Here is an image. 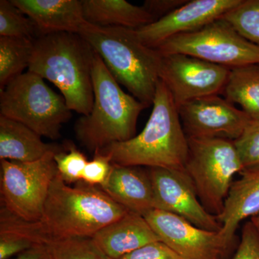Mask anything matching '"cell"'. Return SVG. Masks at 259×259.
<instances>
[{
  "instance_id": "cell-1",
  "label": "cell",
  "mask_w": 259,
  "mask_h": 259,
  "mask_svg": "<svg viewBox=\"0 0 259 259\" xmlns=\"http://www.w3.org/2000/svg\"><path fill=\"white\" fill-rule=\"evenodd\" d=\"M129 212L100 187L82 181L71 187L57 174L51 184L41 218L34 222L44 244L71 238H93Z\"/></svg>"
},
{
  "instance_id": "cell-2",
  "label": "cell",
  "mask_w": 259,
  "mask_h": 259,
  "mask_svg": "<svg viewBox=\"0 0 259 259\" xmlns=\"http://www.w3.org/2000/svg\"><path fill=\"white\" fill-rule=\"evenodd\" d=\"M153 110L144 130L124 142L97 151L114 164L185 170L188 154L179 109L165 83L158 81ZM96 153V152H95Z\"/></svg>"
},
{
  "instance_id": "cell-3",
  "label": "cell",
  "mask_w": 259,
  "mask_h": 259,
  "mask_svg": "<svg viewBox=\"0 0 259 259\" xmlns=\"http://www.w3.org/2000/svg\"><path fill=\"white\" fill-rule=\"evenodd\" d=\"M95 50L79 34L59 32L35 38L28 71L60 90L71 111L88 115L93 109Z\"/></svg>"
},
{
  "instance_id": "cell-4",
  "label": "cell",
  "mask_w": 259,
  "mask_h": 259,
  "mask_svg": "<svg viewBox=\"0 0 259 259\" xmlns=\"http://www.w3.org/2000/svg\"><path fill=\"white\" fill-rule=\"evenodd\" d=\"M79 35L91 45L117 82L148 107L160 81L162 55L145 45L136 30L89 24Z\"/></svg>"
},
{
  "instance_id": "cell-5",
  "label": "cell",
  "mask_w": 259,
  "mask_h": 259,
  "mask_svg": "<svg viewBox=\"0 0 259 259\" xmlns=\"http://www.w3.org/2000/svg\"><path fill=\"white\" fill-rule=\"evenodd\" d=\"M93 83V109L89 115H82L76 121L75 133L79 142L95 153L136 136L138 119L147 107L124 93L97 53Z\"/></svg>"
},
{
  "instance_id": "cell-6",
  "label": "cell",
  "mask_w": 259,
  "mask_h": 259,
  "mask_svg": "<svg viewBox=\"0 0 259 259\" xmlns=\"http://www.w3.org/2000/svg\"><path fill=\"white\" fill-rule=\"evenodd\" d=\"M71 112L64 97L31 71L12 80L0 91V115L21 122L41 137L59 139Z\"/></svg>"
},
{
  "instance_id": "cell-7",
  "label": "cell",
  "mask_w": 259,
  "mask_h": 259,
  "mask_svg": "<svg viewBox=\"0 0 259 259\" xmlns=\"http://www.w3.org/2000/svg\"><path fill=\"white\" fill-rule=\"evenodd\" d=\"M187 139L185 171L204 208L218 217L224 209L233 178L243 171L236 145L226 139Z\"/></svg>"
},
{
  "instance_id": "cell-8",
  "label": "cell",
  "mask_w": 259,
  "mask_h": 259,
  "mask_svg": "<svg viewBox=\"0 0 259 259\" xmlns=\"http://www.w3.org/2000/svg\"><path fill=\"white\" fill-rule=\"evenodd\" d=\"M162 56L183 54L232 69L259 64V47L223 18L204 28L167 39L156 48Z\"/></svg>"
},
{
  "instance_id": "cell-9",
  "label": "cell",
  "mask_w": 259,
  "mask_h": 259,
  "mask_svg": "<svg viewBox=\"0 0 259 259\" xmlns=\"http://www.w3.org/2000/svg\"><path fill=\"white\" fill-rule=\"evenodd\" d=\"M56 153L31 162L2 160L1 206L25 221H38L58 174Z\"/></svg>"
},
{
  "instance_id": "cell-10",
  "label": "cell",
  "mask_w": 259,
  "mask_h": 259,
  "mask_svg": "<svg viewBox=\"0 0 259 259\" xmlns=\"http://www.w3.org/2000/svg\"><path fill=\"white\" fill-rule=\"evenodd\" d=\"M231 69L183 54L162 56L160 80L177 107L195 99L222 95Z\"/></svg>"
},
{
  "instance_id": "cell-11",
  "label": "cell",
  "mask_w": 259,
  "mask_h": 259,
  "mask_svg": "<svg viewBox=\"0 0 259 259\" xmlns=\"http://www.w3.org/2000/svg\"><path fill=\"white\" fill-rule=\"evenodd\" d=\"M178 109L187 138L235 141L251 120L243 110L220 95L191 100Z\"/></svg>"
},
{
  "instance_id": "cell-12",
  "label": "cell",
  "mask_w": 259,
  "mask_h": 259,
  "mask_svg": "<svg viewBox=\"0 0 259 259\" xmlns=\"http://www.w3.org/2000/svg\"><path fill=\"white\" fill-rule=\"evenodd\" d=\"M143 216L160 241L184 259H224L231 248L220 232L199 228L173 213L153 209Z\"/></svg>"
},
{
  "instance_id": "cell-13",
  "label": "cell",
  "mask_w": 259,
  "mask_h": 259,
  "mask_svg": "<svg viewBox=\"0 0 259 259\" xmlns=\"http://www.w3.org/2000/svg\"><path fill=\"white\" fill-rule=\"evenodd\" d=\"M155 209L173 213L202 229L220 232L222 224L207 212L185 170L150 168Z\"/></svg>"
},
{
  "instance_id": "cell-14",
  "label": "cell",
  "mask_w": 259,
  "mask_h": 259,
  "mask_svg": "<svg viewBox=\"0 0 259 259\" xmlns=\"http://www.w3.org/2000/svg\"><path fill=\"white\" fill-rule=\"evenodd\" d=\"M242 0H192L156 21L137 29L141 41L156 49L170 37L204 28L223 18Z\"/></svg>"
},
{
  "instance_id": "cell-15",
  "label": "cell",
  "mask_w": 259,
  "mask_h": 259,
  "mask_svg": "<svg viewBox=\"0 0 259 259\" xmlns=\"http://www.w3.org/2000/svg\"><path fill=\"white\" fill-rule=\"evenodd\" d=\"M30 18L39 35L66 32L79 34L89 25L79 0H11Z\"/></svg>"
},
{
  "instance_id": "cell-16",
  "label": "cell",
  "mask_w": 259,
  "mask_h": 259,
  "mask_svg": "<svg viewBox=\"0 0 259 259\" xmlns=\"http://www.w3.org/2000/svg\"><path fill=\"white\" fill-rule=\"evenodd\" d=\"M115 202L144 215L155 209L154 193L148 171L141 166L112 164L105 183L100 187Z\"/></svg>"
},
{
  "instance_id": "cell-17",
  "label": "cell",
  "mask_w": 259,
  "mask_h": 259,
  "mask_svg": "<svg viewBox=\"0 0 259 259\" xmlns=\"http://www.w3.org/2000/svg\"><path fill=\"white\" fill-rule=\"evenodd\" d=\"M93 238L112 259H120L148 243L160 241L146 218L131 211L97 232Z\"/></svg>"
},
{
  "instance_id": "cell-18",
  "label": "cell",
  "mask_w": 259,
  "mask_h": 259,
  "mask_svg": "<svg viewBox=\"0 0 259 259\" xmlns=\"http://www.w3.org/2000/svg\"><path fill=\"white\" fill-rule=\"evenodd\" d=\"M240 176L233 182L224 209L217 217L222 224L220 234L231 247L240 223L259 214V168L245 170Z\"/></svg>"
},
{
  "instance_id": "cell-19",
  "label": "cell",
  "mask_w": 259,
  "mask_h": 259,
  "mask_svg": "<svg viewBox=\"0 0 259 259\" xmlns=\"http://www.w3.org/2000/svg\"><path fill=\"white\" fill-rule=\"evenodd\" d=\"M64 146L47 144L41 136L18 121L0 115V160L37 161L49 153L64 151Z\"/></svg>"
},
{
  "instance_id": "cell-20",
  "label": "cell",
  "mask_w": 259,
  "mask_h": 259,
  "mask_svg": "<svg viewBox=\"0 0 259 259\" xmlns=\"http://www.w3.org/2000/svg\"><path fill=\"white\" fill-rule=\"evenodd\" d=\"M81 3L85 20L97 26L137 30L156 21L144 7L125 0H82Z\"/></svg>"
},
{
  "instance_id": "cell-21",
  "label": "cell",
  "mask_w": 259,
  "mask_h": 259,
  "mask_svg": "<svg viewBox=\"0 0 259 259\" xmlns=\"http://www.w3.org/2000/svg\"><path fill=\"white\" fill-rule=\"evenodd\" d=\"M222 95L239 105L250 120L259 121V64L231 69Z\"/></svg>"
},
{
  "instance_id": "cell-22",
  "label": "cell",
  "mask_w": 259,
  "mask_h": 259,
  "mask_svg": "<svg viewBox=\"0 0 259 259\" xmlns=\"http://www.w3.org/2000/svg\"><path fill=\"white\" fill-rule=\"evenodd\" d=\"M35 39L0 36V91L29 68Z\"/></svg>"
},
{
  "instance_id": "cell-23",
  "label": "cell",
  "mask_w": 259,
  "mask_h": 259,
  "mask_svg": "<svg viewBox=\"0 0 259 259\" xmlns=\"http://www.w3.org/2000/svg\"><path fill=\"white\" fill-rule=\"evenodd\" d=\"M221 18L242 36L259 47V0H242L241 4Z\"/></svg>"
},
{
  "instance_id": "cell-24",
  "label": "cell",
  "mask_w": 259,
  "mask_h": 259,
  "mask_svg": "<svg viewBox=\"0 0 259 259\" xmlns=\"http://www.w3.org/2000/svg\"><path fill=\"white\" fill-rule=\"evenodd\" d=\"M53 259H112L93 238H71L48 243Z\"/></svg>"
},
{
  "instance_id": "cell-25",
  "label": "cell",
  "mask_w": 259,
  "mask_h": 259,
  "mask_svg": "<svg viewBox=\"0 0 259 259\" xmlns=\"http://www.w3.org/2000/svg\"><path fill=\"white\" fill-rule=\"evenodd\" d=\"M38 35L35 23L11 0L0 1V36L28 37Z\"/></svg>"
},
{
  "instance_id": "cell-26",
  "label": "cell",
  "mask_w": 259,
  "mask_h": 259,
  "mask_svg": "<svg viewBox=\"0 0 259 259\" xmlns=\"http://www.w3.org/2000/svg\"><path fill=\"white\" fill-rule=\"evenodd\" d=\"M54 161L58 174L65 183H77L88 163V158L71 143L64 146V151L56 153Z\"/></svg>"
},
{
  "instance_id": "cell-27",
  "label": "cell",
  "mask_w": 259,
  "mask_h": 259,
  "mask_svg": "<svg viewBox=\"0 0 259 259\" xmlns=\"http://www.w3.org/2000/svg\"><path fill=\"white\" fill-rule=\"evenodd\" d=\"M234 144L241 158L243 171L259 168V121L250 120Z\"/></svg>"
},
{
  "instance_id": "cell-28",
  "label": "cell",
  "mask_w": 259,
  "mask_h": 259,
  "mask_svg": "<svg viewBox=\"0 0 259 259\" xmlns=\"http://www.w3.org/2000/svg\"><path fill=\"white\" fill-rule=\"evenodd\" d=\"M112 164L106 155L95 153L93 159L88 162L83 169L81 181L90 185L101 187L108 178Z\"/></svg>"
},
{
  "instance_id": "cell-29",
  "label": "cell",
  "mask_w": 259,
  "mask_h": 259,
  "mask_svg": "<svg viewBox=\"0 0 259 259\" xmlns=\"http://www.w3.org/2000/svg\"><path fill=\"white\" fill-rule=\"evenodd\" d=\"M233 259H259V230L251 221L242 228L241 241Z\"/></svg>"
},
{
  "instance_id": "cell-30",
  "label": "cell",
  "mask_w": 259,
  "mask_h": 259,
  "mask_svg": "<svg viewBox=\"0 0 259 259\" xmlns=\"http://www.w3.org/2000/svg\"><path fill=\"white\" fill-rule=\"evenodd\" d=\"M120 259H184L161 241L153 242Z\"/></svg>"
},
{
  "instance_id": "cell-31",
  "label": "cell",
  "mask_w": 259,
  "mask_h": 259,
  "mask_svg": "<svg viewBox=\"0 0 259 259\" xmlns=\"http://www.w3.org/2000/svg\"><path fill=\"white\" fill-rule=\"evenodd\" d=\"M187 2V0H146L143 7L158 20L185 4Z\"/></svg>"
},
{
  "instance_id": "cell-32",
  "label": "cell",
  "mask_w": 259,
  "mask_h": 259,
  "mask_svg": "<svg viewBox=\"0 0 259 259\" xmlns=\"http://www.w3.org/2000/svg\"><path fill=\"white\" fill-rule=\"evenodd\" d=\"M13 259H53L49 246L45 244L36 245L25 250Z\"/></svg>"
},
{
  "instance_id": "cell-33",
  "label": "cell",
  "mask_w": 259,
  "mask_h": 259,
  "mask_svg": "<svg viewBox=\"0 0 259 259\" xmlns=\"http://www.w3.org/2000/svg\"><path fill=\"white\" fill-rule=\"evenodd\" d=\"M250 221L253 222V224H254L259 230V214L250 218Z\"/></svg>"
}]
</instances>
